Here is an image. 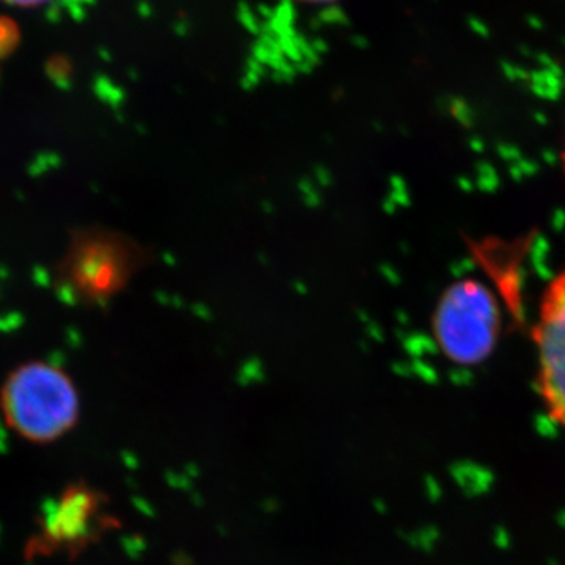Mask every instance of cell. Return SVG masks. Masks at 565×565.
I'll return each mask as SVG.
<instances>
[{
	"label": "cell",
	"mask_w": 565,
	"mask_h": 565,
	"mask_svg": "<svg viewBox=\"0 0 565 565\" xmlns=\"http://www.w3.org/2000/svg\"><path fill=\"white\" fill-rule=\"evenodd\" d=\"M533 341L542 407L565 430V270L545 288Z\"/></svg>",
	"instance_id": "3"
},
{
	"label": "cell",
	"mask_w": 565,
	"mask_h": 565,
	"mask_svg": "<svg viewBox=\"0 0 565 565\" xmlns=\"http://www.w3.org/2000/svg\"><path fill=\"white\" fill-rule=\"evenodd\" d=\"M102 512V497L87 487H74L63 493L62 500L47 516L43 535L54 546L84 545L96 530Z\"/></svg>",
	"instance_id": "4"
},
{
	"label": "cell",
	"mask_w": 565,
	"mask_h": 565,
	"mask_svg": "<svg viewBox=\"0 0 565 565\" xmlns=\"http://www.w3.org/2000/svg\"><path fill=\"white\" fill-rule=\"evenodd\" d=\"M0 411L13 433L33 444H51L76 426L81 401L62 367L46 362L21 364L3 382Z\"/></svg>",
	"instance_id": "1"
},
{
	"label": "cell",
	"mask_w": 565,
	"mask_h": 565,
	"mask_svg": "<svg viewBox=\"0 0 565 565\" xmlns=\"http://www.w3.org/2000/svg\"><path fill=\"white\" fill-rule=\"evenodd\" d=\"M563 161H564V170H565V150H564V154H563Z\"/></svg>",
	"instance_id": "5"
},
{
	"label": "cell",
	"mask_w": 565,
	"mask_h": 565,
	"mask_svg": "<svg viewBox=\"0 0 565 565\" xmlns=\"http://www.w3.org/2000/svg\"><path fill=\"white\" fill-rule=\"evenodd\" d=\"M435 343L457 366H478L497 349L501 310L497 297L475 278L452 282L433 316Z\"/></svg>",
	"instance_id": "2"
}]
</instances>
